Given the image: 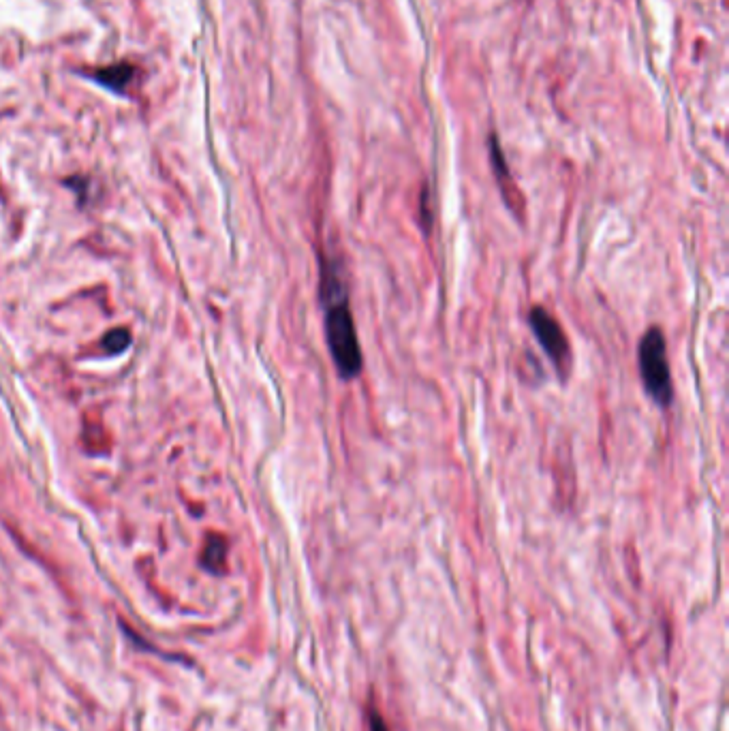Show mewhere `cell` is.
Wrapping results in <instances>:
<instances>
[{
    "label": "cell",
    "instance_id": "2",
    "mask_svg": "<svg viewBox=\"0 0 729 731\" xmlns=\"http://www.w3.org/2000/svg\"><path fill=\"white\" fill-rule=\"evenodd\" d=\"M638 364L644 390L653 398L659 407H670L674 398L672 375L668 364V353H665V336L659 328H650L638 347Z\"/></svg>",
    "mask_w": 729,
    "mask_h": 731
},
{
    "label": "cell",
    "instance_id": "3",
    "mask_svg": "<svg viewBox=\"0 0 729 731\" xmlns=\"http://www.w3.org/2000/svg\"><path fill=\"white\" fill-rule=\"evenodd\" d=\"M529 325H531L535 340L539 342L541 351L546 353V357L554 364V368L561 372L563 377H567L573 360H571L569 340L561 328V323H558L546 308L535 306L529 315Z\"/></svg>",
    "mask_w": 729,
    "mask_h": 731
},
{
    "label": "cell",
    "instance_id": "6",
    "mask_svg": "<svg viewBox=\"0 0 729 731\" xmlns=\"http://www.w3.org/2000/svg\"><path fill=\"white\" fill-rule=\"evenodd\" d=\"M129 342H131V334L127 330H112L103 338V349L110 355H118L129 347Z\"/></svg>",
    "mask_w": 729,
    "mask_h": 731
},
{
    "label": "cell",
    "instance_id": "7",
    "mask_svg": "<svg viewBox=\"0 0 729 731\" xmlns=\"http://www.w3.org/2000/svg\"><path fill=\"white\" fill-rule=\"evenodd\" d=\"M368 721H370V731H390V729H387V725L381 721V717L377 712H372L368 717Z\"/></svg>",
    "mask_w": 729,
    "mask_h": 731
},
{
    "label": "cell",
    "instance_id": "4",
    "mask_svg": "<svg viewBox=\"0 0 729 731\" xmlns=\"http://www.w3.org/2000/svg\"><path fill=\"white\" fill-rule=\"evenodd\" d=\"M492 167H494V174H496V180H499V186H501V193L505 197V204L511 208V212H514L518 219L522 216V210H524V201L518 193V189L514 186V180H511V174H509V167L503 159L501 154V148L499 144H496V139H492Z\"/></svg>",
    "mask_w": 729,
    "mask_h": 731
},
{
    "label": "cell",
    "instance_id": "1",
    "mask_svg": "<svg viewBox=\"0 0 729 731\" xmlns=\"http://www.w3.org/2000/svg\"><path fill=\"white\" fill-rule=\"evenodd\" d=\"M321 304L325 308V340L334 368L345 381L362 372V347L349 308L347 287L334 261L321 263Z\"/></svg>",
    "mask_w": 729,
    "mask_h": 731
},
{
    "label": "cell",
    "instance_id": "5",
    "mask_svg": "<svg viewBox=\"0 0 729 731\" xmlns=\"http://www.w3.org/2000/svg\"><path fill=\"white\" fill-rule=\"evenodd\" d=\"M225 552L227 546L225 541L219 537H212L210 543L206 546V554H204V565L212 571V573H221L225 567Z\"/></svg>",
    "mask_w": 729,
    "mask_h": 731
}]
</instances>
